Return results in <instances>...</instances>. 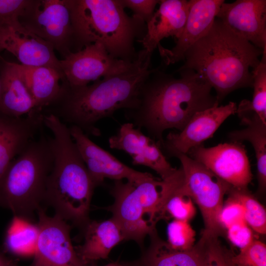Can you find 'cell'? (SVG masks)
Instances as JSON below:
<instances>
[{
    "label": "cell",
    "mask_w": 266,
    "mask_h": 266,
    "mask_svg": "<svg viewBox=\"0 0 266 266\" xmlns=\"http://www.w3.org/2000/svg\"><path fill=\"white\" fill-rule=\"evenodd\" d=\"M33 0H0V28H10L17 31H28L21 24L20 18Z\"/></svg>",
    "instance_id": "f546056e"
},
{
    "label": "cell",
    "mask_w": 266,
    "mask_h": 266,
    "mask_svg": "<svg viewBox=\"0 0 266 266\" xmlns=\"http://www.w3.org/2000/svg\"><path fill=\"white\" fill-rule=\"evenodd\" d=\"M233 266H266V246L255 239L229 260Z\"/></svg>",
    "instance_id": "4dcf8cb0"
},
{
    "label": "cell",
    "mask_w": 266,
    "mask_h": 266,
    "mask_svg": "<svg viewBox=\"0 0 266 266\" xmlns=\"http://www.w3.org/2000/svg\"><path fill=\"white\" fill-rule=\"evenodd\" d=\"M111 148L122 150L132 159L133 164L147 166L164 180L176 170L163 154L161 144L145 135L131 122L122 125L117 133L109 139Z\"/></svg>",
    "instance_id": "2e32d148"
},
{
    "label": "cell",
    "mask_w": 266,
    "mask_h": 266,
    "mask_svg": "<svg viewBox=\"0 0 266 266\" xmlns=\"http://www.w3.org/2000/svg\"><path fill=\"white\" fill-rule=\"evenodd\" d=\"M195 231L189 221L173 219L167 227L168 245L177 250H187L195 245Z\"/></svg>",
    "instance_id": "f1b7e54d"
},
{
    "label": "cell",
    "mask_w": 266,
    "mask_h": 266,
    "mask_svg": "<svg viewBox=\"0 0 266 266\" xmlns=\"http://www.w3.org/2000/svg\"><path fill=\"white\" fill-rule=\"evenodd\" d=\"M152 55L144 49L140 50L129 68L92 84L76 88L65 84L59 99H62L61 107L53 114L85 133L100 135L96 126L99 120L112 116L119 109L128 110L135 106L140 89L153 70L151 68Z\"/></svg>",
    "instance_id": "7a4b0ae2"
},
{
    "label": "cell",
    "mask_w": 266,
    "mask_h": 266,
    "mask_svg": "<svg viewBox=\"0 0 266 266\" xmlns=\"http://www.w3.org/2000/svg\"><path fill=\"white\" fill-rule=\"evenodd\" d=\"M104 266H124V265L120 264L118 263H112L108 264L106 265H105Z\"/></svg>",
    "instance_id": "8d00e7d4"
},
{
    "label": "cell",
    "mask_w": 266,
    "mask_h": 266,
    "mask_svg": "<svg viewBox=\"0 0 266 266\" xmlns=\"http://www.w3.org/2000/svg\"><path fill=\"white\" fill-rule=\"evenodd\" d=\"M20 21L26 30L50 43L64 57L72 52L73 33L66 0H33Z\"/></svg>",
    "instance_id": "9c48e42d"
},
{
    "label": "cell",
    "mask_w": 266,
    "mask_h": 266,
    "mask_svg": "<svg viewBox=\"0 0 266 266\" xmlns=\"http://www.w3.org/2000/svg\"><path fill=\"white\" fill-rule=\"evenodd\" d=\"M0 113L21 117L35 109V102L15 66L0 57Z\"/></svg>",
    "instance_id": "7402d4cb"
},
{
    "label": "cell",
    "mask_w": 266,
    "mask_h": 266,
    "mask_svg": "<svg viewBox=\"0 0 266 266\" xmlns=\"http://www.w3.org/2000/svg\"><path fill=\"white\" fill-rule=\"evenodd\" d=\"M187 155L233 187L247 188L252 180L249 159L241 142L232 141L208 148L200 145Z\"/></svg>",
    "instance_id": "7c38bea8"
},
{
    "label": "cell",
    "mask_w": 266,
    "mask_h": 266,
    "mask_svg": "<svg viewBox=\"0 0 266 266\" xmlns=\"http://www.w3.org/2000/svg\"><path fill=\"white\" fill-rule=\"evenodd\" d=\"M158 0H121L124 8L132 10L133 16L144 22L146 24L152 18Z\"/></svg>",
    "instance_id": "e575fe53"
},
{
    "label": "cell",
    "mask_w": 266,
    "mask_h": 266,
    "mask_svg": "<svg viewBox=\"0 0 266 266\" xmlns=\"http://www.w3.org/2000/svg\"><path fill=\"white\" fill-rule=\"evenodd\" d=\"M1 50H0V52ZM1 79L0 76V99H1Z\"/></svg>",
    "instance_id": "74e56055"
},
{
    "label": "cell",
    "mask_w": 266,
    "mask_h": 266,
    "mask_svg": "<svg viewBox=\"0 0 266 266\" xmlns=\"http://www.w3.org/2000/svg\"><path fill=\"white\" fill-rule=\"evenodd\" d=\"M227 230L229 240L240 250L247 247L254 240L252 229L245 222L234 224Z\"/></svg>",
    "instance_id": "836d02e7"
},
{
    "label": "cell",
    "mask_w": 266,
    "mask_h": 266,
    "mask_svg": "<svg viewBox=\"0 0 266 266\" xmlns=\"http://www.w3.org/2000/svg\"><path fill=\"white\" fill-rule=\"evenodd\" d=\"M263 53L216 18L209 31L186 51L178 70L199 73L216 91L219 103L236 89L252 87L249 69L259 64Z\"/></svg>",
    "instance_id": "3957f363"
},
{
    "label": "cell",
    "mask_w": 266,
    "mask_h": 266,
    "mask_svg": "<svg viewBox=\"0 0 266 266\" xmlns=\"http://www.w3.org/2000/svg\"><path fill=\"white\" fill-rule=\"evenodd\" d=\"M83 231L84 242L75 250L87 265L108 258L111 250L124 240L120 226L112 218L100 222L90 220Z\"/></svg>",
    "instance_id": "44dd1931"
},
{
    "label": "cell",
    "mask_w": 266,
    "mask_h": 266,
    "mask_svg": "<svg viewBox=\"0 0 266 266\" xmlns=\"http://www.w3.org/2000/svg\"><path fill=\"white\" fill-rule=\"evenodd\" d=\"M44 126L52 133L54 162L43 200L55 214L83 230L97 186L91 177L69 128L52 113L43 115Z\"/></svg>",
    "instance_id": "277c9868"
},
{
    "label": "cell",
    "mask_w": 266,
    "mask_h": 266,
    "mask_svg": "<svg viewBox=\"0 0 266 266\" xmlns=\"http://www.w3.org/2000/svg\"><path fill=\"white\" fill-rule=\"evenodd\" d=\"M173 156L179 160L186 191L202 214L204 224L202 234L219 237L223 230L219 221L220 212L224 196L232 186L187 154L176 153Z\"/></svg>",
    "instance_id": "ba28073f"
},
{
    "label": "cell",
    "mask_w": 266,
    "mask_h": 266,
    "mask_svg": "<svg viewBox=\"0 0 266 266\" xmlns=\"http://www.w3.org/2000/svg\"><path fill=\"white\" fill-rule=\"evenodd\" d=\"M0 266H21L12 259L7 257L4 254L0 253ZM28 266H33L32 264Z\"/></svg>",
    "instance_id": "d590c367"
},
{
    "label": "cell",
    "mask_w": 266,
    "mask_h": 266,
    "mask_svg": "<svg viewBox=\"0 0 266 266\" xmlns=\"http://www.w3.org/2000/svg\"><path fill=\"white\" fill-rule=\"evenodd\" d=\"M70 133L89 173L96 185L104 179L114 181L126 179L139 184L153 178L148 172H143L128 166L115 157L93 142L78 127L70 126Z\"/></svg>",
    "instance_id": "4fadbf2b"
},
{
    "label": "cell",
    "mask_w": 266,
    "mask_h": 266,
    "mask_svg": "<svg viewBox=\"0 0 266 266\" xmlns=\"http://www.w3.org/2000/svg\"><path fill=\"white\" fill-rule=\"evenodd\" d=\"M236 104L230 101L225 105L213 107L196 113L179 133H168L163 145L172 156L187 154L192 148L213 136L222 124L236 113Z\"/></svg>",
    "instance_id": "5bb4252c"
},
{
    "label": "cell",
    "mask_w": 266,
    "mask_h": 266,
    "mask_svg": "<svg viewBox=\"0 0 266 266\" xmlns=\"http://www.w3.org/2000/svg\"><path fill=\"white\" fill-rule=\"evenodd\" d=\"M77 51L100 42L113 57L133 62L138 56L134 42L146 32V24L125 12L121 0H66Z\"/></svg>",
    "instance_id": "5b68a950"
},
{
    "label": "cell",
    "mask_w": 266,
    "mask_h": 266,
    "mask_svg": "<svg viewBox=\"0 0 266 266\" xmlns=\"http://www.w3.org/2000/svg\"><path fill=\"white\" fill-rule=\"evenodd\" d=\"M224 0H190L188 17L180 36L171 49L158 46L166 65L184 60L186 51L210 29Z\"/></svg>",
    "instance_id": "e0dca14e"
},
{
    "label": "cell",
    "mask_w": 266,
    "mask_h": 266,
    "mask_svg": "<svg viewBox=\"0 0 266 266\" xmlns=\"http://www.w3.org/2000/svg\"><path fill=\"white\" fill-rule=\"evenodd\" d=\"M164 189V180L155 177L139 184L114 181L111 190L114 202L108 209L120 226L124 240L140 244L146 236L156 232Z\"/></svg>",
    "instance_id": "52a82bcc"
},
{
    "label": "cell",
    "mask_w": 266,
    "mask_h": 266,
    "mask_svg": "<svg viewBox=\"0 0 266 266\" xmlns=\"http://www.w3.org/2000/svg\"><path fill=\"white\" fill-rule=\"evenodd\" d=\"M253 69L252 100H242L237 106L236 113L252 111L266 123V53H263L259 64Z\"/></svg>",
    "instance_id": "4316f807"
},
{
    "label": "cell",
    "mask_w": 266,
    "mask_h": 266,
    "mask_svg": "<svg viewBox=\"0 0 266 266\" xmlns=\"http://www.w3.org/2000/svg\"><path fill=\"white\" fill-rule=\"evenodd\" d=\"M204 241L203 266H229L227 259L222 247L218 236H201Z\"/></svg>",
    "instance_id": "1f68e13d"
},
{
    "label": "cell",
    "mask_w": 266,
    "mask_h": 266,
    "mask_svg": "<svg viewBox=\"0 0 266 266\" xmlns=\"http://www.w3.org/2000/svg\"><path fill=\"white\" fill-rule=\"evenodd\" d=\"M142 266L141 265H131V266Z\"/></svg>",
    "instance_id": "f35d334b"
},
{
    "label": "cell",
    "mask_w": 266,
    "mask_h": 266,
    "mask_svg": "<svg viewBox=\"0 0 266 266\" xmlns=\"http://www.w3.org/2000/svg\"><path fill=\"white\" fill-rule=\"evenodd\" d=\"M0 50L12 54L21 65L47 66L62 72L60 60L53 46L28 31L19 32L10 28H0Z\"/></svg>",
    "instance_id": "d6986e66"
},
{
    "label": "cell",
    "mask_w": 266,
    "mask_h": 266,
    "mask_svg": "<svg viewBox=\"0 0 266 266\" xmlns=\"http://www.w3.org/2000/svg\"><path fill=\"white\" fill-rule=\"evenodd\" d=\"M27 88L35 103V109L41 111L42 108L57 101L62 96L65 81L62 72L47 66H26L15 63Z\"/></svg>",
    "instance_id": "603a6c76"
},
{
    "label": "cell",
    "mask_w": 266,
    "mask_h": 266,
    "mask_svg": "<svg viewBox=\"0 0 266 266\" xmlns=\"http://www.w3.org/2000/svg\"><path fill=\"white\" fill-rule=\"evenodd\" d=\"M134 62L113 57L100 42L72 52L60 60L65 84L70 88L85 86L91 82L122 72Z\"/></svg>",
    "instance_id": "8fae6325"
},
{
    "label": "cell",
    "mask_w": 266,
    "mask_h": 266,
    "mask_svg": "<svg viewBox=\"0 0 266 266\" xmlns=\"http://www.w3.org/2000/svg\"><path fill=\"white\" fill-rule=\"evenodd\" d=\"M241 204L247 224L256 233H266V211L264 206L248 191L247 188L232 187L228 192Z\"/></svg>",
    "instance_id": "83f0119b"
},
{
    "label": "cell",
    "mask_w": 266,
    "mask_h": 266,
    "mask_svg": "<svg viewBox=\"0 0 266 266\" xmlns=\"http://www.w3.org/2000/svg\"><path fill=\"white\" fill-rule=\"evenodd\" d=\"M228 193L229 197L224 202L219 216L220 226L226 230L234 224L245 222L242 205L235 197Z\"/></svg>",
    "instance_id": "d6a6232c"
},
{
    "label": "cell",
    "mask_w": 266,
    "mask_h": 266,
    "mask_svg": "<svg viewBox=\"0 0 266 266\" xmlns=\"http://www.w3.org/2000/svg\"><path fill=\"white\" fill-rule=\"evenodd\" d=\"M235 34L266 53V0L223 2L216 15Z\"/></svg>",
    "instance_id": "9a60e30c"
},
{
    "label": "cell",
    "mask_w": 266,
    "mask_h": 266,
    "mask_svg": "<svg viewBox=\"0 0 266 266\" xmlns=\"http://www.w3.org/2000/svg\"><path fill=\"white\" fill-rule=\"evenodd\" d=\"M159 7L146 24V32L140 42L152 53L164 38L181 35L188 17L190 0H161Z\"/></svg>",
    "instance_id": "ffe728a7"
},
{
    "label": "cell",
    "mask_w": 266,
    "mask_h": 266,
    "mask_svg": "<svg viewBox=\"0 0 266 266\" xmlns=\"http://www.w3.org/2000/svg\"><path fill=\"white\" fill-rule=\"evenodd\" d=\"M150 236L151 243L142 256V266H203L204 241L201 237L191 249L181 251L171 248L156 232Z\"/></svg>",
    "instance_id": "cb8c5ba5"
},
{
    "label": "cell",
    "mask_w": 266,
    "mask_h": 266,
    "mask_svg": "<svg viewBox=\"0 0 266 266\" xmlns=\"http://www.w3.org/2000/svg\"><path fill=\"white\" fill-rule=\"evenodd\" d=\"M38 235L37 224L14 216L6 231L4 249L17 256L33 255Z\"/></svg>",
    "instance_id": "484cf974"
},
{
    "label": "cell",
    "mask_w": 266,
    "mask_h": 266,
    "mask_svg": "<svg viewBox=\"0 0 266 266\" xmlns=\"http://www.w3.org/2000/svg\"><path fill=\"white\" fill-rule=\"evenodd\" d=\"M245 129L229 133L232 141L241 142L248 141L252 145L255 153L259 193H263L266 187V123L258 115L249 111L238 114Z\"/></svg>",
    "instance_id": "d4e9b609"
},
{
    "label": "cell",
    "mask_w": 266,
    "mask_h": 266,
    "mask_svg": "<svg viewBox=\"0 0 266 266\" xmlns=\"http://www.w3.org/2000/svg\"><path fill=\"white\" fill-rule=\"evenodd\" d=\"M43 133L14 158L0 178V207L31 222L43 201L54 162L52 137Z\"/></svg>",
    "instance_id": "8992f818"
},
{
    "label": "cell",
    "mask_w": 266,
    "mask_h": 266,
    "mask_svg": "<svg viewBox=\"0 0 266 266\" xmlns=\"http://www.w3.org/2000/svg\"><path fill=\"white\" fill-rule=\"evenodd\" d=\"M38 235L33 266H88L72 245L70 226L55 214L49 216L40 206L36 211Z\"/></svg>",
    "instance_id": "30bf717a"
},
{
    "label": "cell",
    "mask_w": 266,
    "mask_h": 266,
    "mask_svg": "<svg viewBox=\"0 0 266 266\" xmlns=\"http://www.w3.org/2000/svg\"><path fill=\"white\" fill-rule=\"evenodd\" d=\"M179 77L153 68L143 83L135 106L127 117L145 128L161 145L169 129L181 131L197 112L219 105L211 86L191 69L177 70Z\"/></svg>",
    "instance_id": "6da1fadb"
},
{
    "label": "cell",
    "mask_w": 266,
    "mask_h": 266,
    "mask_svg": "<svg viewBox=\"0 0 266 266\" xmlns=\"http://www.w3.org/2000/svg\"><path fill=\"white\" fill-rule=\"evenodd\" d=\"M43 113L34 109L26 117L0 113V178L9 164L42 129Z\"/></svg>",
    "instance_id": "ac0fdd59"
}]
</instances>
